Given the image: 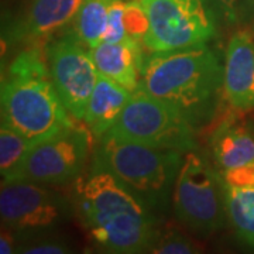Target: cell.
<instances>
[{
    "label": "cell",
    "instance_id": "6da1fadb",
    "mask_svg": "<svg viewBox=\"0 0 254 254\" xmlns=\"http://www.w3.org/2000/svg\"><path fill=\"white\" fill-rule=\"evenodd\" d=\"M75 213L93 245L106 253H148L160 230L154 212L95 153L76 182Z\"/></svg>",
    "mask_w": 254,
    "mask_h": 254
},
{
    "label": "cell",
    "instance_id": "2e32d148",
    "mask_svg": "<svg viewBox=\"0 0 254 254\" xmlns=\"http://www.w3.org/2000/svg\"><path fill=\"white\" fill-rule=\"evenodd\" d=\"M131 93L133 92L99 73L82 119L96 140L116 125Z\"/></svg>",
    "mask_w": 254,
    "mask_h": 254
},
{
    "label": "cell",
    "instance_id": "52a82bcc",
    "mask_svg": "<svg viewBox=\"0 0 254 254\" xmlns=\"http://www.w3.org/2000/svg\"><path fill=\"white\" fill-rule=\"evenodd\" d=\"M148 16L143 47L165 53L208 44L218 36V20L205 0H141Z\"/></svg>",
    "mask_w": 254,
    "mask_h": 254
},
{
    "label": "cell",
    "instance_id": "9a60e30c",
    "mask_svg": "<svg viewBox=\"0 0 254 254\" xmlns=\"http://www.w3.org/2000/svg\"><path fill=\"white\" fill-rule=\"evenodd\" d=\"M143 50L144 47L140 41H103L91 48V54L99 73L127 91L134 92L141 83V68L145 61Z\"/></svg>",
    "mask_w": 254,
    "mask_h": 254
},
{
    "label": "cell",
    "instance_id": "7a4b0ae2",
    "mask_svg": "<svg viewBox=\"0 0 254 254\" xmlns=\"http://www.w3.org/2000/svg\"><path fill=\"white\" fill-rule=\"evenodd\" d=\"M140 88L199 127L223 100V61L208 44L154 53L145 58Z\"/></svg>",
    "mask_w": 254,
    "mask_h": 254
},
{
    "label": "cell",
    "instance_id": "ffe728a7",
    "mask_svg": "<svg viewBox=\"0 0 254 254\" xmlns=\"http://www.w3.org/2000/svg\"><path fill=\"white\" fill-rule=\"evenodd\" d=\"M17 253L66 254L72 253V249L61 237L46 236V235H43V232H37L36 236L20 240Z\"/></svg>",
    "mask_w": 254,
    "mask_h": 254
},
{
    "label": "cell",
    "instance_id": "8fae6325",
    "mask_svg": "<svg viewBox=\"0 0 254 254\" xmlns=\"http://www.w3.org/2000/svg\"><path fill=\"white\" fill-rule=\"evenodd\" d=\"M83 0H30L26 10L7 28L10 44L43 46L72 26Z\"/></svg>",
    "mask_w": 254,
    "mask_h": 254
},
{
    "label": "cell",
    "instance_id": "44dd1931",
    "mask_svg": "<svg viewBox=\"0 0 254 254\" xmlns=\"http://www.w3.org/2000/svg\"><path fill=\"white\" fill-rule=\"evenodd\" d=\"M125 24L127 36L143 44V38L148 31V16L141 0H126Z\"/></svg>",
    "mask_w": 254,
    "mask_h": 254
},
{
    "label": "cell",
    "instance_id": "3957f363",
    "mask_svg": "<svg viewBox=\"0 0 254 254\" xmlns=\"http://www.w3.org/2000/svg\"><path fill=\"white\" fill-rule=\"evenodd\" d=\"M1 122L33 143L54 136L78 120L55 89L44 47L27 46L1 78Z\"/></svg>",
    "mask_w": 254,
    "mask_h": 254
},
{
    "label": "cell",
    "instance_id": "603a6c76",
    "mask_svg": "<svg viewBox=\"0 0 254 254\" xmlns=\"http://www.w3.org/2000/svg\"><path fill=\"white\" fill-rule=\"evenodd\" d=\"M219 24L235 27L240 24V0H205Z\"/></svg>",
    "mask_w": 254,
    "mask_h": 254
},
{
    "label": "cell",
    "instance_id": "4fadbf2b",
    "mask_svg": "<svg viewBox=\"0 0 254 254\" xmlns=\"http://www.w3.org/2000/svg\"><path fill=\"white\" fill-rule=\"evenodd\" d=\"M210 153L219 173L254 165V125L229 115L210 134Z\"/></svg>",
    "mask_w": 254,
    "mask_h": 254
},
{
    "label": "cell",
    "instance_id": "7402d4cb",
    "mask_svg": "<svg viewBox=\"0 0 254 254\" xmlns=\"http://www.w3.org/2000/svg\"><path fill=\"white\" fill-rule=\"evenodd\" d=\"M125 3H126V0H112L108 27H106L103 41H110V43L137 41V40H133L127 36L126 24H125Z\"/></svg>",
    "mask_w": 254,
    "mask_h": 254
},
{
    "label": "cell",
    "instance_id": "5b68a950",
    "mask_svg": "<svg viewBox=\"0 0 254 254\" xmlns=\"http://www.w3.org/2000/svg\"><path fill=\"white\" fill-rule=\"evenodd\" d=\"M177 219L192 232L208 236L229 225L220 173L198 151H188L173 190Z\"/></svg>",
    "mask_w": 254,
    "mask_h": 254
},
{
    "label": "cell",
    "instance_id": "ba28073f",
    "mask_svg": "<svg viewBox=\"0 0 254 254\" xmlns=\"http://www.w3.org/2000/svg\"><path fill=\"white\" fill-rule=\"evenodd\" d=\"M93 138L86 125L78 120L54 136L37 141L28 151L18 178L44 185L78 181L89 160Z\"/></svg>",
    "mask_w": 254,
    "mask_h": 254
},
{
    "label": "cell",
    "instance_id": "8992f818",
    "mask_svg": "<svg viewBox=\"0 0 254 254\" xmlns=\"http://www.w3.org/2000/svg\"><path fill=\"white\" fill-rule=\"evenodd\" d=\"M196 130L198 127L181 112L138 88L131 93L116 125L108 133L187 154L198 147Z\"/></svg>",
    "mask_w": 254,
    "mask_h": 254
},
{
    "label": "cell",
    "instance_id": "d6986e66",
    "mask_svg": "<svg viewBox=\"0 0 254 254\" xmlns=\"http://www.w3.org/2000/svg\"><path fill=\"white\" fill-rule=\"evenodd\" d=\"M202 252V246L181 232L168 229L160 232L148 253L154 254H195Z\"/></svg>",
    "mask_w": 254,
    "mask_h": 254
},
{
    "label": "cell",
    "instance_id": "ac0fdd59",
    "mask_svg": "<svg viewBox=\"0 0 254 254\" xmlns=\"http://www.w3.org/2000/svg\"><path fill=\"white\" fill-rule=\"evenodd\" d=\"M36 143L1 122L0 126V173L1 180H17L30 148Z\"/></svg>",
    "mask_w": 254,
    "mask_h": 254
},
{
    "label": "cell",
    "instance_id": "5bb4252c",
    "mask_svg": "<svg viewBox=\"0 0 254 254\" xmlns=\"http://www.w3.org/2000/svg\"><path fill=\"white\" fill-rule=\"evenodd\" d=\"M229 226L254 250V165L220 173Z\"/></svg>",
    "mask_w": 254,
    "mask_h": 254
},
{
    "label": "cell",
    "instance_id": "e0dca14e",
    "mask_svg": "<svg viewBox=\"0 0 254 254\" xmlns=\"http://www.w3.org/2000/svg\"><path fill=\"white\" fill-rule=\"evenodd\" d=\"M110 4L112 0H83L73 18L71 30L89 48L98 47L105 38Z\"/></svg>",
    "mask_w": 254,
    "mask_h": 254
},
{
    "label": "cell",
    "instance_id": "277c9868",
    "mask_svg": "<svg viewBox=\"0 0 254 254\" xmlns=\"http://www.w3.org/2000/svg\"><path fill=\"white\" fill-rule=\"evenodd\" d=\"M96 154L153 212L167 209L185 153L137 143L106 133Z\"/></svg>",
    "mask_w": 254,
    "mask_h": 254
},
{
    "label": "cell",
    "instance_id": "9c48e42d",
    "mask_svg": "<svg viewBox=\"0 0 254 254\" xmlns=\"http://www.w3.org/2000/svg\"><path fill=\"white\" fill-rule=\"evenodd\" d=\"M51 79L66 110L82 122L99 71L91 48L72 30L53 37L44 46Z\"/></svg>",
    "mask_w": 254,
    "mask_h": 254
},
{
    "label": "cell",
    "instance_id": "7c38bea8",
    "mask_svg": "<svg viewBox=\"0 0 254 254\" xmlns=\"http://www.w3.org/2000/svg\"><path fill=\"white\" fill-rule=\"evenodd\" d=\"M223 102L235 113L254 110V36L237 30L223 57Z\"/></svg>",
    "mask_w": 254,
    "mask_h": 254
},
{
    "label": "cell",
    "instance_id": "484cf974",
    "mask_svg": "<svg viewBox=\"0 0 254 254\" xmlns=\"http://www.w3.org/2000/svg\"><path fill=\"white\" fill-rule=\"evenodd\" d=\"M250 31L253 33V36H254V21H253V23H252V27H250Z\"/></svg>",
    "mask_w": 254,
    "mask_h": 254
},
{
    "label": "cell",
    "instance_id": "d4e9b609",
    "mask_svg": "<svg viewBox=\"0 0 254 254\" xmlns=\"http://www.w3.org/2000/svg\"><path fill=\"white\" fill-rule=\"evenodd\" d=\"M254 21V0H240V23Z\"/></svg>",
    "mask_w": 254,
    "mask_h": 254
},
{
    "label": "cell",
    "instance_id": "cb8c5ba5",
    "mask_svg": "<svg viewBox=\"0 0 254 254\" xmlns=\"http://www.w3.org/2000/svg\"><path fill=\"white\" fill-rule=\"evenodd\" d=\"M20 235L14 229L1 225V233H0V253L1 254H13L17 253L18 245L17 236Z\"/></svg>",
    "mask_w": 254,
    "mask_h": 254
},
{
    "label": "cell",
    "instance_id": "30bf717a",
    "mask_svg": "<svg viewBox=\"0 0 254 254\" xmlns=\"http://www.w3.org/2000/svg\"><path fill=\"white\" fill-rule=\"evenodd\" d=\"M73 212L75 208L69 200L44 184L21 178L1 180V225L20 235L48 230L68 220Z\"/></svg>",
    "mask_w": 254,
    "mask_h": 254
}]
</instances>
